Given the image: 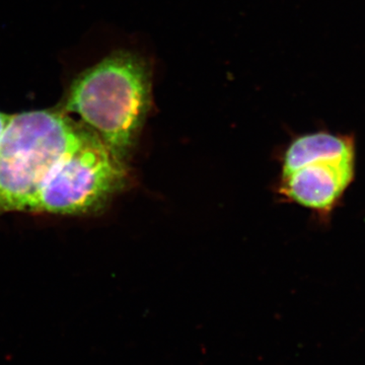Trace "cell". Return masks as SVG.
<instances>
[{
    "mask_svg": "<svg viewBox=\"0 0 365 365\" xmlns=\"http://www.w3.org/2000/svg\"><path fill=\"white\" fill-rule=\"evenodd\" d=\"M150 105L148 67L137 55L117 51L78 74L58 105L127 163Z\"/></svg>",
    "mask_w": 365,
    "mask_h": 365,
    "instance_id": "obj_1",
    "label": "cell"
},
{
    "mask_svg": "<svg viewBox=\"0 0 365 365\" xmlns=\"http://www.w3.org/2000/svg\"><path fill=\"white\" fill-rule=\"evenodd\" d=\"M93 133L58 106L11 114L0 139V213L25 212L55 163Z\"/></svg>",
    "mask_w": 365,
    "mask_h": 365,
    "instance_id": "obj_2",
    "label": "cell"
},
{
    "mask_svg": "<svg viewBox=\"0 0 365 365\" xmlns=\"http://www.w3.org/2000/svg\"><path fill=\"white\" fill-rule=\"evenodd\" d=\"M354 136L319 131L297 137L283 155L278 194L329 220L356 177Z\"/></svg>",
    "mask_w": 365,
    "mask_h": 365,
    "instance_id": "obj_3",
    "label": "cell"
},
{
    "mask_svg": "<svg viewBox=\"0 0 365 365\" xmlns=\"http://www.w3.org/2000/svg\"><path fill=\"white\" fill-rule=\"evenodd\" d=\"M127 179V163L93 133L55 163L26 211L59 215L97 212L123 189Z\"/></svg>",
    "mask_w": 365,
    "mask_h": 365,
    "instance_id": "obj_4",
    "label": "cell"
},
{
    "mask_svg": "<svg viewBox=\"0 0 365 365\" xmlns=\"http://www.w3.org/2000/svg\"><path fill=\"white\" fill-rule=\"evenodd\" d=\"M9 116H11V114L0 112V139H1L2 134H4V129H6L7 122H9Z\"/></svg>",
    "mask_w": 365,
    "mask_h": 365,
    "instance_id": "obj_5",
    "label": "cell"
}]
</instances>
